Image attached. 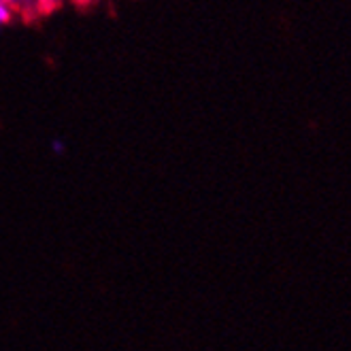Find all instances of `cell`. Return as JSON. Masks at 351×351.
I'll use <instances>...</instances> for the list:
<instances>
[{
    "instance_id": "3957f363",
    "label": "cell",
    "mask_w": 351,
    "mask_h": 351,
    "mask_svg": "<svg viewBox=\"0 0 351 351\" xmlns=\"http://www.w3.org/2000/svg\"><path fill=\"white\" fill-rule=\"evenodd\" d=\"M79 5H92V3H98V0H77Z\"/></svg>"
},
{
    "instance_id": "6da1fadb",
    "label": "cell",
    "mask_w": 351,
    "mask_h": 351,
    "mask_svg": "<svg viewBox=\"0 0 351 351\" xmlns=\"http://www.w3.org/2000/svg\"><path fill=\"white\" fill-rule=\"evenodd\" d=\"M13 19V7H9L5 0H0V30H3Z\"/></svg>"
},
{
    "instance_id": "7a4b0ae2",
    "label": "cell",
    "mask_w": 351,
    "mask_h": 351,
    "mask_svg": "<svg viewBox=\"0 0 351 351\" xmlns=\"http://www.w3.org/2000/svg\"><path fill=\"white\" fill-rule=\"evenodd\" d=\"M5 3L13 9H28L36 3V0H5Z\"/></svg>"
}]
</instances>
